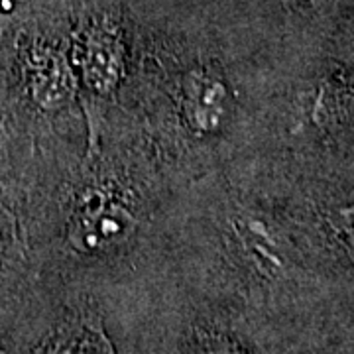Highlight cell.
<instances>
[{
	"mask_svg": "<svg viewBox=\"0 0 354 354\" xmlns=\"http://www.w3.org/2000/svg\"><path fill=\"white\" fill-rule=\"evenodd\" d=\"M181 104L185 120L197 134H216L228 120L230 95L227 81L211 69H195L183 79Z\"/></svg>",
	"mask_w": 354,
	"mask_h": 354,
	"instance_id": "obj_2",
	"label": "cell"
},
{
	"mask_svg": "<svg viewBox=\"0 0 354 354\" xmlns=\"http://www.w3.org/2000/svg\"><path fill=\"white\" fill-rule=\"evenodd\" d=\"M134 225L127 205L116 197L93 195L73 218L69 239L81 252H101L116 242L124 241Z\"/></svg>",
	"mask_w": 354,
	"mask_h": 354,
	"instance_id": "obj_1",
	"label": "cell"
},
{
	"mask_svg": "<svg viewBox=\"0 0 354 354\" xmlns=\"http://www.w3.org/2000/svg\"><path fill=\"white\" fill-rule=\"evenodd\" d=\"M71 91V77L65 71L64 64H38L34 69V95L39 101L48 104H59L65 102Z\"/></svg>",
	"mask_w": 354,
	"mask_h": 354,
	"instance_id": "obj_3",
	"label": "cell"
},
{
	"mask_svg": "<svg viewBox=\"0 0 354 354\" xmlns=\"http://www.w3.org/2000/svg\"><path fill=\"white\" fill-rule=\"evenodd\" d=\"M2 241H4V227H2V223H0V248H2Z\"/></svg>",
	"mask_w": 354,
	"mask_h": 354,
	"instance_id": "obj_5",
	"label": "cell"
},
{
	"mask_svg": "<svg viewBox=\"0 0 354 354\" xmlns=\"http://www.w3.org/2000/svg\"><path fill=\"white\" fill-rule=\"evenodd\" d=\"M197 354H244L234 344L232 341H228L225 337H213V339H209V341H205L201 344V348H199V353Z\"/></svg>",
	"mask_w": 354,
	"mask_h": 354,
	"instance_id": "obj_4",
	"label": "cell"
}]
</instances>
